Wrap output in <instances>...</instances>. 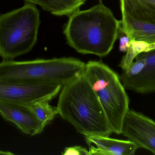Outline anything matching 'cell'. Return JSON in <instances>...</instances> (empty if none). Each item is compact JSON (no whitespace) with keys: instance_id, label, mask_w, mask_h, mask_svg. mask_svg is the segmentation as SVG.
Listing matches in <instances>:
<instances>
[{"instance_id":"6da1fadb","label":"cell","mask_w":155,"mask_h":155,"mask_svg":"<svg viewBox=\"0 0 155 155\" xmlns=\"http://www.w3.org/2000/svg\"><path fill=\"white\" fill-rule=\"evenodd\" d=\"M121 25L111 10L100 2L69 15L64 33L69 45L78 53L104 57L113 49Z\"/></svg>"},{"instance_id":"7a4b0ae2","label":"cell","mask_w":155,"mask_h":155,"mask_svg":"<svg viewBox=\"0 0 155 155\" xmlns=\"http://www.w3.org/2000/svg\"><path fill=\"white\" fill-rule=\"evenodd\" d=\"M58 114L85 136L112 133L103 106L83 73L63 86L56 107Z\"/></svg>"},{"instance_id":"3957f363","label":"cell","mask_w":155,"mask_h":155,"mask_svg":"<svg viewBox=\"0 0 155 155\" xmlns=\"http://www.w3.org/2000/svg\"><path fill=\"white\" fill-rule=\"evenodd\" d=\"M86 64L71 57L2 61L0 80L20 83L64 85L83 73Z\"/></svg>"},{"instance_id":"277c9868","label":"cell","mask_w":155,"mask_h":155,"mask_svg":"<svg viewBox=\"0 0 155 155\" xmlns=\"http://www.w3.org/2000/svg\"><path fill=\"white\" fill-rule=\"evenodd\" d=\"M40 22L39 10L30 3L0 15V56L3 61L13 60L31 50L37 42Z\"/></svg>"},{"instance_id":"5b68a950","label":"cell","mask_w":155,"mask_h":155,"mask_svg":"<svg viewBox=\"0 0 155 155\" xmlns=\"http://www.w3.org/2000/svg\"><path fill=\"white\" fill-rule=\"evenodd\" d=\"M103 106L112 133L121 134L129 99L119 76L100 61H89L84 72Z\"/></svg>"},{"instance_id":"8992f818","label":"cell","mask_w":155,"mask_h":155,"mask_svg":"<svg viewBox=\"0 0 155 155\" xmlns=\"http://www.w3.org/2000/svg\"><path fill=\"white\" fill-rule=\"evenodd\" d=\"M119 1L122 32L155 48V0Z\"/></svg>"},{"instance_id":"52a82bcc","label":"cell","mask_w":155,"mask_h":155,"mask_svg":"<svg viewBox=\"0 0 155 155\" xmlns=\"http://www.w3.org/2000/svg\"><path fill=\"white\" fill-rule=\"evenodd\" d=\"M58 84L20 83L0 80V99L28 105L40 100L51 101L61 92Z\"/></svg>"},{"instance_id":"ba28073f","label":"cell","mask_w":155,"mask_h":155,"mask_svg":"<svg viewBox=\"0 0 155 155\" xmlns=\"http://www.w3.org/2000/svg\"><path fill=\"white\" fill-rule=\"evenodd\" d=\"M121 134L138 148L155 155V121L151 118L129 109L123 121Z\"/></svg>"},{"instance_id":"9c48e42d","label":"cell","mask_w":155,"mask_h":155,"mask_svg":"<svg viewBox=\"0 0 155 155\" xmlns=\"http://www.w3.org/2000/svg\"><path fill=\"white\" fill-rule=\"evenodd\" d=\"M0 115L30 136L41 133L45 127L26 104L0 99Z\"/></svg>"},{"instance_id":"30bf717a","label":"cell","mask_w":155,"mask_h":155,"mask_svg":"<svg viewBox=\"0 0 155 155\" xmlns=\"http://www.w3.org/2000/svg\"><path fill=\"white\" fill-rule=\"evenodd\" d=\"M88 155H134L138 147L130 140L113 139L102 136H85Z\"/></svg>"},{"instance_id":"8fae6325","label":"cell","mask_w":155,"mask_h":155,"mask_svg":"<svg viewBox=\"0 0 155 155\" xmlns=\"http://www.w3.org/2000/svg\"><path fill=\"white\" fill-rule=\"evenodd\" d=\"M137 56L145 60V68L139 76L125 86V88L138 93H155V48Z\"/></svg>"},{"instance_id":"7c38bea8","label":"cell","mask_w":155,"mask_h":155,"mask_svg":"<svg viewBox=\"0 0 155 155\" xmlns=\"http://www.w3.org/2000/svg\"><path fill=\"white\" fill-rule=\"evenodd\" d=\"M38 5L43 9L58 16L70 15L79 10L87 0H24Z\"/></svg>"},{"instance_id":"4fadbf2b","label":"cell","mask_w":155,"mask_h":155,"mask_svg":"<svg viewBox=\"0 0 155 155\" xmlns=\"http://www.w3.org/2000/svg\"><path fill=\"white\" fill-rule=\"evenodd\" d=\"M152 49L153 46L146 42L132 39L126 53L123 56L119 66L123 70H126L132 64L137 55Z\"/></svg>"},{"instance_id":"5bb4252c","label":"cell","mask_w":155,"mask_h":155,"mask_svg":"<svg viewBox=\"0 0 155 155\" xmlns=\"http://www.w3.org/2000/svg\"><path fill=\"white\" fill-rule=\"evenodd\" d=\"M48 100L35 101L28 104L39 121L45 127L58 114L56 108H53Z\"/></svg>"},{"instance_id":"9a60e30c","label":"cell","mask_w":155,"mask_h":155,"mask_svg":"<svg viewBox=\"0 0 155 155\" xmlns=\"http://www.w3.org/2000/svg\"><path fill=\"white\" fill-rule=\"evenodd\" d=\"M62 155H88V150L81 146L71 147L65 148Z\"/></svg>"},{"instance_id":"2e32d148","label":"cell","mask_w":155,"mask_h":155,"mask_svg":"<svg viewBox=\"0 0 155 155\" xmlns=\"http://www.w3.org/2000/svg\"><path fill=\"white\" fill-rule=\"evenodd\" d=\"M131 38L123 32V35L119 38V50L121 52H126L130 45Z\"/></svg>"},{"instance_id":"e0dca14e","label":"cell","mask_w":155,"mask_h":155,"mask_svg":"<svg viewBox=\"0 0 155 155\" xmlns=\"http://www.w3.org/2000/svg\"><path fill=\"white\" fill-rule=\"evenodd\" d=\"M14 154L9 151H4L0 150V155H12Z\"/></svg>"}]
</instances>
